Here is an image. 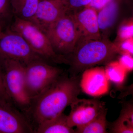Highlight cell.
Segmentation results:
<instances>
[{"instance_id": "603a6c76", "label": "cell", "mask_w": 133, "mask_h": 133, "mask_svg": "<svg viewBox=\"0 0 133 133\" xmlns=\"http://www.w3.org/2000/svg\"><path fill=\"white\" fill-rule=\"evenodd\" d=\"M115 44L118 48L120 55L127 54L133 56V37Z\"/></svg>"}, {"instance_id": "e0dca14e", "label": "cell", "mask_w": 133, "mask_h": 133, "mask_svg": "<svg viewBox=\"0 0 133 133\" xmlns=\"http://www.w3.org/2000/svg\"><path fill=\"white\" fill-rule=\"evenodd\" d=\"M107 110L108 109L105 107L90 123L83 127L76 128L75 133H107L106 116Z\"/></svg>"}, {"instance_id": "277c9868", "label": "cell", "mask_w": 133, "mask_h": 133, "mask_svg": "<svg viewBox=\"0 0 133 133\" xmlns=\"http://www.w3.org/2000/svg\"><path fill=\"white\" fill-rule=\"evenodd\" d=\"M3 70L4 86L15 107L24 114L31 104V99L26 91L25 66L13 59L0 60Z\"/></svg>"}, {"instance_id": "8fae6325", "label": "cell", "mask_w": 133, "mask_h": 133, "mask_svg": "<svg viewBox=\"0 0 133 133\" xmlns=\"http://www.w3.org/2000/svg\"><path fill=\"white\" fill-rule=\"evenodd\" d=\"M69 12L63 0H40L35 14L30 21L43 31Z\"/></svg>"}, {"instance_id": "52a82bcc", "label": "cell", "mask_w": 133, "mask_h": 133, "mask_svg": "<svg viewBox=\"0 0 133 133\" xmlns=\"http://www.w3.org/2000/svg\"><path fill=\"white\" fill-rule=\"evenodd\" d=\"M5 59L16 60L25 66L35 61H45L33 50L20 34L9 28L0 37V60Z\"/></svg>"}, {"instance_id": "484cf974", "label": "cell", "mask_w": 133, "mask_h": 133, "mask_svg": "<svg viewBox=\"0 0 133 133\" xmlns=\"http://www.w3.org/2000/svg\"><path fill=\"white\" fill-rule=\"evenodd\" d=\"M5 30L0 25V37L3 34V32L5 31Z\"/></svg>"}, {"instance_id": "7402d4cb", "label": "cell", "mask_w": 133, "mask_h": 133, "mask_svg": "<svg viewBox=\"0 0 133 133\" xmlns=\"http://www.w3.org/2000/svg\"><path fill=\"white\" fill-rule=\"evenodd\" d=\"M0 102L8 104L15 106L9 97L5 89L4 82H3V70L2 65L1 63H0Z\"/></svg>"}, {"instance_id": "2e32d148", "label": "cell", "mask_w": 133, "mask_h": 133, "mask_svg": "<svg viewBox=\"0 0 133 133\" xmlns=\"http://www.w3.org/2000/svg\"><path fill=\"white\" fill-rule=\"evenodd\" d=\"M40 0H11L14 16L30 21L35 14Z\"/></svg>"}, {"instance_id": "ba28073f", "label": "cell", "mask_w": 133, "mask_h": 133, "mask_svg": "<svg viewBox=\"0 0 133 133\" xmlns=\"http://www.w3.org/2000/svg\"><path fill=\"white\" fill-rule=\"evenodd\" d=\"M70 106L71 109L67 116V121L69 127L72 128L83 127L90 123L105 107L104 102L97 99L78 98Z\"/></svg>"}, {"instance_id": "4fadbf2b", "label": "cell", "mask_w": 133, "mask_h": 133, "mask_svg": "<svg viewBox=\"0 0 133 133\" xmlns=\"http://www.w3.org/2000/svg\"><path fill=\"white\" fill-rule=\"evenodd\" d=\"M120 0H114L97 12L100 33L102 38H109L119 11Z\"/></svg>"}, {"instance_id": "3957f363", "label": "cell", "mask_w": 133, "mask_h": 133, "mask_svg": "<svg viewBox=\"0 0 133 133\" xmlns=\"http://www.w3.org/2000/svg\"><path fill=\"white\" fill-rule=\"evenodd\" d=\"M9 28L20 34L33 50L46 62L51 64H69L67 58L55 52L45 33L32 22L14 17Z\"/></svg>"}, {"instance_id": "7c38bea8", "label": "cell", "mask_w": 133, "mask_h": 133, "mask_svg": "<svg viewBox=\"0 0 133 133\" xmlns=\"http://www.w3.org/2000/svg\"><path fill=\"white\" fill-rule=\"evenodd\" d=\"M79 85L86 94L98 97L107 93L109 90V80L102 66L92 67L83 72Z\"/></svg>"}, {"instance_id": "9a60e30c", "label": "cell", "mask_w": 133, "mask_h": 133, "mask_svg": "<svg viewBox=\"0 0 133 133\" xmlns=\"http://www.w3.org/2000/svg\"><path fill=\"white\" fill-rule=\"evenodd\" d=\"M111 129L112 133H133V105L131 102L123 105L119 116L113 123Z\"/></svg>"}, {"instance_id": "30bf717a", "label": "cell", "mask_w": 133, "mask_h": 133, "mask_svg": "<svg viewBox=\"0 0 133 133\" xmlns=\"http://www.w3.org/2000/svg\"><path fill=\"white\" fill-rule=\"evenodd\" d=\"M34 133L24 114L14 106L0 102V133Z\"/></svg>"}, {"instance_id": "ac0fdd59", "label": "cell", "mask_w": 133, "mask_h": 133, "mask_svg": "<svg viewBox=\"0 0 133 133\" xmlns=\"http://www.w3.org/2000/svg\"><path fill=\"white\" fill-rule=\"evenodd\" d=\"M107 77L109 81L120 85L123 84L127 72L119 63L118 61L109 62L104 68Z\"/></svg>"}, {"instance_id": "44dd1931", "label": "cell", "mask_w": 133, "mask_h": 133, "mask_svg": "<svg viewBox=\"0 0 133 133\" xmlns=\"http://www.w3.org/2000/svg\"><path fill=\"white\" fill-rule=\"evenodd\" d=\"M92 0H63L66 4L69 12H76L86 7Z\"/></svg>"}, {"instance_id": "7a4b0ae2", "label": "cell", "mask_w": 133, "mask_h": 133, "mask_svg": "<svg viewBox=\"0 0 133 133\" xmlns=\"http://www.w3.org/2000/svg\"><path fill=\"white\" fill-rule=\"evenodd\" d=\"M120 55L118 48L109 38L89 40L76 45L73 52L66 57L69 73L76 77L86 69L98 65L107 64Z\"/></svg>"}, {"instance_id": "d4e9b609", "label": "cell", "mask_w": 133, "mask_h": 133, "mask_svg": "<svg viewBox=\"0 0 133 133\" xmlns=\"http://www.w3.org/2000/svg\"><path fill=\"white\" fill-rule=\"evenodd\" d=\"M113 1L114 0H92L87 7L92 8L97 12Z\"/></svg>"}, {"instance_id": "6da1fadb", "label": "cell", "mask_w": 133, "mask_h": 133, "mask_svg": "<svg viewBox=\"0 0 133 133\" xmlns=\"http://www.w3.org/2000/svg\"><path fill=\"white\" fill-rule=\"evenodd\" d=\"M78 78L62 74L40 94L31 99L24 114L34 133L38 126L63 113L78 98L80 92Z\"/></svg>"}, {"instance_id": "9c48e42d", "label": "cell", "mask_w": 133, "mask_h": 133, "mask_svg": "<svg viewBox=\"0 0 133 133\" xmlns=\"http://www.w3.org/2000/svg\"><path fill=\"white\" fill-rule=\"evenodd\" d=\"M71 13L78 33L76 46L85 41L101 38L98 24L97 11L92 8L87 7Z\"/></svg>"}, {"instance_id": "cb8c5ba5", "label": "cell", "mask_w": 133, "mask_h": 133, "mask_svg": "<svg viewBox=\"0 0 133 133\" xmlns=\"http://www.w3.org/2000/svg\"><path fill=\"white\" fill-rule=\"evenodd\" d=\"M120 55L118 60L119 63L127 72L132 71L133 69V56L127 54Z\"/></svg>"}, {"instance_id": "8992f818", "label": "cell", "mask_w": 133, "mask_h": 133, "mask_svg": "<svg viewBox=\"0 0 133 133\" xmlns=\"http://www.w3.org/2000/svg\"><path fill=\"white\" fill-rule=\"evenodd\" d=\"M63 73L62 69L44 60L32 62L25 66L26 91L31 99L39 95Z\"/></svg>"}, {"instance_id": "ffe728a7", "label": "cell", "mask_w": 133, "mask_h": 133, "mask_svg": "<svg viewBox=\"0 0 133 133\" xmlns=\"http://www.w3.org/2000/svg\"><path fill=\"white\" fill-rule=\"evenodd\" d=\"M133 37V19L130 17L122 21L117 32L116 38L114 42L117 43Z\"/></svg>"}, {"instance_id": "5b68a950", "label": "cell", "mask_w": 133, "mask_h": 133, "mask_svg": "<svg viewBox=\"0 0 133 133\" xmlns=\"http://www.w3.org/2000/svg\"><path fill=\"white\" fill-rule=\"evenodd\" d=\"M55 52L66 58L73 52L78 40L74 18L69 12L43 31Z\"/></svg>"}, {"instance_id": "5bb4252c", "label": "cell", "mask_w": 133, "mask_h": 133, "mask_svg": "<svg viewBox=\"0 0 133 133\" xmlns=\"http://www.w3.org/2000/svg\"><path fill=\"white\" fill-rule=\"evenodd\" d=\"M36 133H75V130L69 127L67 116L63 113L47 121L38 126Z\"/></svg>"}, {"instance_id": "d6986e66", "label": "cell", "mask_w": 133, "mask_h": 133, "mask_svg": "<svg viewBox=\"0 0 133 133\" xmlns=\"http://www.w3.org/2000/svg\"><path fill=\"white\" fill-rule=\"evenodd\" d=\"M14 17L11 0H0V25L5 30L9 28Z\"/></svg>"}]
</instances>
